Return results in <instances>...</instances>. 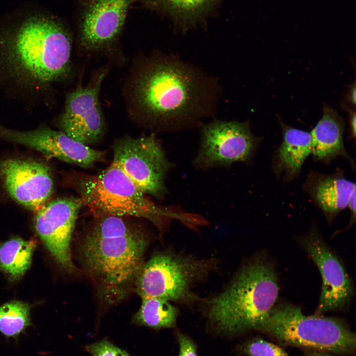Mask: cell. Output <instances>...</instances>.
I'll list each match as a JSON object with an SVG mask.
<instances>
[{"mask_svg":"<svg viewBox=\"0 0 356 356\" xmlns=\"http://www.w3.org/2000/svg\"><path fill=\"white\" fill-rule=\"evenodd\" d=\"M305 356H334L332 355L330 353H326V352L317 351H313V350H307L306 353L305 354Z\"/></svg>","mask_w":356,"mask_h":356,"instance_id":"f1b7e54d","label":"cell"},{"mask_svg":"<svg viewBox=\"0 0 356 356\" xmlns=\"http://www.w3.org/2000/svg\"><path fill=\"white\" fill-rule=\"evenodd\" d=\"M347 110L349 114V122L350 133L352 137L355 139L356 137V112L355 110L347 107Z\"/></svg>","mask_w":356,"mask_h":356,"instance_id":"4316f807","label":"cell"},{"mask_svg":"<svg viewBox=\"0 0 356 356\" xmlns=\"http://www.w3.org/2000/svg\"><path fill=\"white\" fill-rule=\"evenodd\" d=\"M141 299V306L134 317V323L154 329L176 326L178 310L170 301L155 297Z\"/></svg>","mask_w":356,"mask_h":356,"instance_id":"44dd1931","label":"cell"},{"mask_svg":"<svg viewBox=\"0 0 356 356\" xmlns=\"http://www.w3.org/2000/svg\"><path fill=\"white\" fill-rule=\"evenodd\" d=\"M30 324L28 304L11 301L0 306V333L5 337L16 339Z\"/></svg>","mask_w":356,"mask_h":356,"instance_id":"7402d4cb","label":"cell"},{"mask_svg":"<svg viewBox=\"0 0 356 356\" xmlns=\"http://www.w3.org/2000/svg\"><path fill=\"white\" fill-rule=\"evenodd\" d=\"M356 83L354 82L349 89L348 96V100L354 106L356 105Z\"/></svg>","mask_w":356,"mask_h":356,"instance_id":"83f0119b","label":"cell"},{"mask_svg":"<svg viewBox=\"0 0 356 356\" xmlns=\"http://www.w3.org/2000/svg\"><path fill=\"white\" fill-rule=\"evenodd\" d=\"M280 123L282 139L273 154L271 168L276 178L281 177L283 182L289 183L299 177L311 154L312 137L310 132Z\"/></svg>","mask_w":356,"mask_h":356,"instance_id":"e0dca14e","label":"cell"},{"mask_svg":"<svg viewBox=\"0 0 356 356\" xmlns=\"http://www.w3.org/2000/svg\"><path fill=\"white\" fill-rule=\"evenodd\" d=\"M259 139L246 123L215 120L202 126L201 141L193 164L198 170L230 166L249 161Z\"/></svg>","mask_w":356,"mask_h":356,"instance_id":"9c48e42d","label":"cell"},{"mask_svg":"<svg viewBox=\"0 0 356 356\" xmlns=\"http://www.w3.org/2000/svg\"><path fill=\"white\" fill-rule=\"evenodd\" d=\"M0 177L9 195L28 209L38 210L52 193L53 181L48 167L33 160H0Z\"/></svg>","mask_w":356,"mask_h":356,"instance_id":"5bb4252c","label":"cell"},{"mask_svg":"<svg viewBox=\"0 0 356 356\" xmlns=\"http://www.w3.org/2000/svg\"><path fill=\"white\" fill-rule=\"evenodd\" d=\"M322 116L310 132L312 158L329 164L339 157L347 160L355 169L353 159L347 152L343 141L345 123L337 111L328 105L323 107Z\"/></svg>","mask_w":356,"mask_h":356,"instance_id":"ac0fdd59","label":"cell"},{"mask_svg":"<svg viewBox=\"0 0 356 356\" xmlns=\"http://www.w3.org/2000/svg\"><path fill=\"white\" fill-rule=\"evenodd\" d=\"M260 330L289 346L337 354H352L356 336L342 321L332 317L306 315L294 305H275Z\"/></svg>","mask_w":356,"mask_h":356,"instance_id":"8992f818","label":"cell"},{"mask_svg":"<svg viewBox=\"0 0 356 356\" xmlns=\"http://www.w3.org/2000/svg\"><path fill=\"white\" fill-rule=\"evenodd\" d=\"M278 293L273 266L259 256L242 266L224 289L202 305L216 328L237 334L258 330L275 305Z\"/></svg>","mask_w":356,"mask_h":356,"instance_id":"3957f363","label":"cell"},{"mask_svg":"<svg viewBox=\"0 0 356 356\" xmlns=\"http://www.w3.org/2000/svg\"><path fill=\"white\" fill-rule=\"evenodd\" d=\"M242 350L248 356H289L280 347L260 338L249 341Z\"/></svg>","mask_w":356,"mask_h":356,"instance_id":"603a6c76","label":"cell"},{"mask_svg":"<svg viewBox=\"0 0 356 356\" xmlns=\"http://www.w3.org/2000/svg\"><path fill=\"white\" fill-rule=\"evenodd\" d=\"M218 266L214 258H199L171 250L161 252L143 264L135 280V290L141 298L190 305L198 300L194 286L205 281Z\"/></svg>","mask_w":356,"mask_h":356,"instance_id":"52a82bcc","label":"cell"},{"mask_svg":"<svg viewBox=\"0 0 356 356\" xmlns=\"http://www.w3.org/2000/svg\"><path fill=\"white\" fill-rule=\"evenodd\" d=\"M35 246L33 240L17 237L0 243V268L11 279H19L31 266Z\"/></svg>","mask_w":356,"mask_h":356,"instance_id":"ffe728a7","label":"cell"},{"mask_svg":"<svg viewBox=\"0 0 356 356\" xmlns=\"http://www.w3.org/2000/svg\"><path fill=\"white\" fill-rule=\"evenodd\" d=\"M92 356H130L124 350L107 340L95 342L88 347Z\"/></svg>","mask_w":356,"mask_h":356,"instance_id":"cb8c5ba5","label":"cell"},{"mask_svg":"<svg viewBox=\"0 0 356 356\" xmlns=\"http://www.w3.org/2000/svg\"><path fill=\"white\" fill-rule=\"evenodd\" d=\"M0 140L33 149L44 155L83 168H89L105 158L104 151L92 149L61 131L40 127L29 131L9 128L0 123Z\"/></svg>","mask_w":356,"mask_h":356,"instance_id":"8fae6325","label":"cell"},{"mask_svg":"<svg viewBox=\"0 0 356 356\" xmlns=\"http://www.w3.org/2000/svg\"><path fill=\"white\" fill-rule=\"evenodd\" d=\"M134 0H87L80 18L79 40L89 50L106 47L121 32Z\"/></svg>","mask_w":356,"mask_h":356,"instance_id":"9a60e30c","label":"cell"},{"mask_svg":"<svg viewBox=\"0 0 356 356\" xmlns=\"http://www.w3.org/2000/svg\"><path fill=\"white\" fill-rule=\"evenodd\" d=\"M218 0H143L144 6L170 16L182 29L197 24L209 13Z\"/></svg>","mask_w":356,"mask_h":356,"instance_id":"d6986e66","label":"cell"},{"mask_svg":"<svg viewBox=\"0 0 356 356\" xmlns=\"http://www.w3.org/2000/svg\"><path fill=\"white\" fill-rule=\"evenodd\" d=\"M148 244L146 234L140 227L109 236L88 232L81 245V259L105 303L113 305L127 296L144 264Z\"/></svg>","mask_w":356,"mask_h":356,"instance_id":"277c9868","label":"cell"},{"mask_svg":"<svg viewBox=\"0 0 356 356\" xmlns=\"http://www.w3.org/2000/svg\"><path fill=\"white\" fill-rule=\"evenodd\" d=\"M72 41L60 19L43 8H18L0 20V89L43 101L71 68Z\"/></svg>","mask_w":356,"mask_h":356,"instance_id":"6da1fadb","label":"cell"},{"mask_svg":"<svg viewBox=\"0 0 356 356\" xmlns=\"http://www.w3.org/2000/svg\"><path fill=\"white\" fill-rule=\"evenodd\" d=\"M102 72L85 87H78L66 96L63 112L57 119L60 131L85 145L93 144L102 137L105 123L99 101Z\"/></svg>","mask_w":356,"mask_h":356,"instance_id":"7c38bea8","label":"cell"},{"mask_svg":"<svg viewBox=\"0 0 356 356\" xmlns=\"http://www.w3.org/2000/svg\"><path fill=\"white\" fill-rule=\"evenodd\" d=\"M207 84L193 68L172 58L148 59L132 83V99L143 121L173 130L190 126L205 111Z\"/></svg>","mask_w":356,"mask_h":356,"instance_id":"7a4b0ae2","label":"cell"},{"mask_svg":"<svg viewBox=\"0 0 356 356\" xmlns=\"http://www.w3.org/2000/svg\"><path fill=\"white\" fill-rule=\"evenodd\" d=\"M177 336L179 348L178 356H197L196 346L188 336L179 332Z\"/></svg>","mask_w":356,"mask_h":356,"instance_id":"d4e9b609","label":"cell"},{"mask_svg":"<svg viewBox=\"0 0 356 356\" xmlns=\"http://www.w3.org/2000/svg\"><path fill=\"white\" fill-rule=\"evenodd\" d=\"M83 206L80 198H58L45 203L37 211L35 229L55 261L70 272H76L71 241L76 221Z\"/></svg>","mask_w":356,"mask_h":356,"instance_id":"30bf717a","label":"cell"},{"mask_svg":"<svg viewBox=\"0 0 356 356\" xmlns=\"http://www.w3.org/2000/svg\"><path fill=\"white\" fill-rule=\"evenodd\" d=\"M355 188V183L346 178L340 168L329 174L310 170L303 185L304 191L329 223L347 207Z\"/></svg>","mask_w":356,"mask_h":356,"instance_id":"2e32d148","label":"cell"},{"mask_svg":"<svg viewBox=\"0 0 356 356\" xmlns=\"http://www.w3.org/2000/svg\"><path fill=\"white\" fill-rule=\"evenodd\" d=\"M113 151L112 163L144 193L158 200L165 198L166 178L174 165L154 134L120 139Z\"/></svg>","mask_w":356,"mask_h":356,"instance_id":"ba28073f","label":"cell"},{"mask_svg":"<svg viewBox=\"0 0 356 356\" xmlns=\"http://www.w3.org/2000/svg\"><path fill=\"white\" fill-rule=\"evenodd\" d=\"M75 189L94 217L106 215L147 219L158 227L170 212L150 200L115 164L94 175H78Z\"/></svg>","mask_w":356,"mask_h":356,"instance_id":"5b68a950","label":"cell"},{"mask_svg":"<svg viewBox=\"0 0 356 356\" xmlns=\"http://www.w3.org/2000/svg\"><path fill=\"white\" fill-rule=\"evenodd\" d=\"M301 241L317 266L322 277L317 313L344 309L352 298L354 288L342 262L314 227L301 238Z\"/></svg>","mask_w":356,"mask_h":356,"instance_id":"4fadbf2b","label":"cell"},{"mask_svg":"<svg viewBox=\"0 0 356 356\" xmlns=\"http://www.w3.org/2000/svg\"><path fill=\"white\" fill-rule=\"evenodd\" d=\"M356 188L353 190L349 198L347 207L350 212L349 226L352 225L356 221Z\"/></svg>","mask_w":356,"mask_h":356,"instance_id":"484cf974","label":"cell"}]
</instances>
